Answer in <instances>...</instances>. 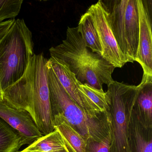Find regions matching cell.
Segmentation results:
<instances>
[{"label":"cell","instance_id":"cell-11","mask_svg":"<svg viewBox=\"0 0 152 152\" xmlns=\"http://www.w3.org/2000/svg\"><path fill=\"white\" fill-rule=\"evenodd\" d=\"M128 146L129 152H152V128L142 125L133 109L128 129Z\"/></svg>","mask_w":152,"mask_h":152},{"label":"cell","instance_id":"cell-5","mask_svg":"<svg viewBox=\"0 0 152 152\" xmlns=\"http://www.w3.org/2000/svg\"><path fill=\"white\" fill-rule=\"evenodd\" d=\"M140 84H124L114 81L107 85L113 140L110 152H129L128 129Z\"/></svg>","mask_w":152,"mask_h":152},{"label":"cell","instance_id":"cell-21","mask_svg":"<svg viewBox=\"0 0 152 152\" xmlns=\"http://www.w3.org/2000/svg\"><path fill=\"white\" fill-rule=\"evenodd\" d=\"M3 100V92L1 88V85L0 83V101Z\"/></svg>","mask_w":152,"mask_h":152},{"label":"cell","instance_id":"cell-17","mask_svg":"<svg viewBox=\"0 0 152 152\" xmlns=\"http://www.w3.org/2000/svg\"><path fill=\"white\" fill-rule=\"evenodd\" d=\"M23 2V0H0V23L17 16Z\"/></svg>","mask_w":152,"mask_h":152},{"label":"cell","instance_id":"cell-4","mask_svg":"<svg viewBox=\"0 0 152 152\" xmlns=\"http://www.w3.org/2000/svg\"><path fill=\"white\" fill-rule=\"evenodd\" d=\"M48 81L52 116L63 115L83 138L100 139L112 131L110 113L101 118L89 116L64 89L48 62Z\"/></svg>","mask_w":152,"mask_h":152},{"label":"cell","instance_id":"cell-13","mask_svg":"<svg viewBox=\"0 0 152 152\" xmlns=\"http://www.w3.org/2000/svg\"><path fill=\"white\" fill-rule=\"evenodd\" d=\"M55 129L60 133L69 152H85L86 140L61 115L53 116Z\"/></svg>","mask_w":152,"mask_h":152},{"label":"cell","instance_id":"cell-2","mask_svg":"<svg viewBox=\"0 0 152 152\" xmlns=\"http://www.w3.org/2000/svg\"><path fill=\"white\" fill-rule=\"evenodd\" d=\"M50 58L63 62L81 83L103 90L104 84L114 81L115 67L101 55L93 53L85 45L78 28L68 27L66 39L49 49Z\"/></svg>","mask_w":152,"mask_h":152},{"label":"cell","instance_id":"cell-16","mask_svg":"<svg viewBox=\"0 0 152 152\" xmlns=\"http://www.w3.org/2000/svg\"><path fill=\"white\" fill-rule=\"evenodd\" d=\"M25 145L20 133L0 118V152H17Z\"/></svg>","mask_w":152,"mask_h":152},{"label":"cell","instance_id":"cell-19","mask_svg":"<svg viewBox=\"0 0 152 152\" xmlns=\"http://www.w3.org/2000/svg\"><path fill=\"white\" fill-rule=\"evenodd\" d=\"M15 20V18L10 19L0 23V40L10 29Z\"/></svg>","mask_w":152,"mask_h":152},{"label":"cell","instance_id":"cell-8","mask_svg":"<svg viewBox=\"0 0 152 152\" xmlns=\"http://www.w3.org/2000/svg\"><path fill=\"white\" fill-rule=\"evenodd\" d=\"M147 1L137 0L139 22L138 48L136 58L143 69L141 83L152 81L151 11Z\"/></svg>","mask_w":152,"mask_h":152},{"label":"cell","instance_id":"cell-12","mask_svg":"<svg viewBox=\"0 0 152 152\" xmlns=\"http://www.w3.org/2000/svg\"><path fill=\"white\" fill-rule=\"evenodd\" d=\"M139 84L133 111L142 125L152 128V81Z\"/></svg>","mask_w":152,"mask_h":152},{"label":"cell","instance_id":"cell-20","mask_svg":"<svg viewBox=\"0 0 152 152\" xmlns=\"http://www.w3.org/2000/svg\"><path fill=\"white\" fill-rule=\"evenodd\" d=\"M17 152H62L58 151H48L42 150L34 146L32 144H30L26 148L22 151H18Z\"/></svg>","mask_w":152,"mask_h":152},{"label":"cell","instance_id":"cell-3","mask_svg":"<svg viewBox=\"0 0 152 152\" xmlns=\"http://www.w3.org/2000/svg\"><path fill=\"white\" fill-rule=\"evenodd\" d=\"M32 34L24 20H15L0 40V83L2 91L16 82L25 72L34 50Z\"/></svg>","mask_w":152,"mask_h":152},{"label":"cell","instance_id":"cell-6","mask_svg":"<svg viewBox=\"0 0 152 152\" xmlns=\"http://www.w3.org/2000/svg\"><path fill=\"white\" fill-rule=\"evenodd\" d=\"M111 2L109 8L105 7L112 31L128 62L133 63L137 57L139 34L137 0H115Z\"/></svg>","mask_w":152,"mask_h":152},{"label":"cell","instance_id":"cell-15","mask_svg":"<svg viewBox=\"0 0 152 152\" xmlns=\"http://www.w3.org/2000/svg\"><path fill=\"white\" fill-rule=\"evenodd\" d=\"M80 90L86 96L91 109L96 113L109 112L110 96L107 91L99 90L87 83L79 82Z\"/></svg>","mask_w":152,"mask_h":152},{"label":"cell","instance_id":"cell-10","mask_svg":"<svg viewBox=\"0 0 152 152\" xmlns=\"http://www.w3.org/2000/svg\"><path fill=\"white\" fill-rule=\"evenodd\" d=\"M48 63L64 89L85 113L93 118H101L109 114V112L96 113L92 111L86 96L80 90V81L66 64L51 58L48 60Z\"/></svg>","mask_w":152,"mask_h":152},{"label":"cell","instance_id":"cell-9","mask_svg":"<svg viewBox=\"0 0 152 152\" xmlns=\"http://www.w3.org/2000/svg\"><path fill=\"white\" fill-rule=\"evenodd\" d=\"M0 118L20 133L26 145H30L43 136L27 111L18 109L4 100L0 101Z\"/></svg>","mask_w":152,"mask_h":152},{"label":"cell","instance_id":"cell-1","mask_svg":"<svg viewBox=\"0 0 152 152\" xmlns=\"http://www.w3.org/2000/svg\"><path fill=\"white\" fill-rule=\"evenodd\" d=\"M48 59L43 53L32 58L23 76L3 91V100L27 111L42 135L55 130L48 81Z\"/></svg>","mask_w":152,"mask_h":152},{"label":"cell","instance_id":"cell-18","mask_svg":"<svg viewBox=\"0 0 152 152\" xmlns=\"http://www.w3.org/2000/svg\"><path fill=\"white\" fill-rule=\"evenodd\" d=\"M112 140V131L100 139L89 137L86 140L85 152H110Z\"/></svg>","mask_w":152,"mask_h":152},{"label":"cell","instance_id":"cell-7","mask_svg":"<svg viewBox=\"0 0 152 152\" xmlns=\"http://www.w3.org/2000/svg\"><path fill=\"white\" fill-rule=\"evenodd\" d=\"M87 12L94 22L102 48V57L115 68H121L128 61L119 48L114 36L105 4L99 1L91 5Z\"/></svg>","mask_w":152,"mask_h":152},{"label":"cell","instance_id":"cell-14","mask_svg":"<svg viewBox=\"0 0 152 152\" xmlns=\"http://www.w3.org/2000/svg\"><path fill=\"white\" fill-rule=\"evenodd\" d=\"M77 28L86 47L93 53L101 56L102 48L98 35L93 20L88 12L82 16Z\"/></svg>","mask_w":152,"mask_h":152}]
</instances>
